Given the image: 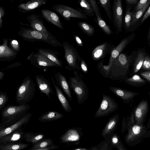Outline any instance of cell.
<instances>
[{
  "label": "cell",
  "instance_id": "cell-1",
  "mask_svg": "<svg viewBox=\"0 0 150 150\" xmlns=\"http://www.w3.org/2000/svg\"><path fill=\"white\" fill-rule=\"evenodd\" d=\"M133 64V59L124 53H121L113 61L110 68V79L124 80L128 77L130 68Z\"/></svg>",
  "mask_w": 150,
  "mask_h": 150
},
{
  "label": "cell",
  "instance_id": "cell-2",
  "mask_svg": "<svg viewBox=\"0 0 150 150\" xmlns=\"http://www.w3.org/2000/svg\"><path fill=\"white\" fill-rule=\"evenodd\" d=\"M74 76L70 77L68 81L70 89L76 95L77 102L81 104L87 99L89 95L88 88L83 81L82 75L77 71L75 70Z\"/></svg>",
  "mask_w": 150,
  "mask_h": 150
},
{
  "label": "cell",
  "instance_id": "cell-3",
  "mask_svg": "<svg viewBox=\"0 0 150 150\" xmlns=\"http://www.w3.org/2000/svg\"><path fill=\"white\" fill-rule=\"evenodd\" d=\"M35 88V84L30 76H27L18 88L16 94V101L19 105L29 102L34 96Z\"/></svg>",
  "mask_w": 150,
  "mask_h": 150
},
{
  "label": "cell",
  "instance_id": "cell-4",
  "mask_svg": "<svg viewBox=\"0 0 150 150\" xmlns=\"http://www.w3.org/2000/svg\"><path fill=\"white\" fill-rule=\"evenodd\" d=\"M29 108L30 106L27 103L6 106L1 112L2 120L5 123L19 120Z\"/></svg>",
  "mask_w": 150,
  "mask_h": 150
},
{
  "label": "cell",
  "instance_id": "cell-5",
  "mask_svg": "<svg viewBox=\"0 0 150 150\" xmlns=\"http://www.w3.org/2000/svg\"><path fill=\"white\" fill-rule=\"evenodd\" d=\"M62 46L64 50V57L67 64L66 68L71 70H80L81 59L76 48L66 42L63 43Z\"/></svg>",
  "mask_w": 150,
  "mask_h": 150
},
{
  "label": "cell",
  "instance_id": "cell-6",
  "mask_svg": "<svg viewBox=\"0 0 150 150\" xmlns=\"http://www.w3.org/2000/svg\"><path fill=\"white\" fill-rule=\"evenodd\" d=\"M23 36L29 41L43 42L54 47L62 46V45L53 35H47L32 29L27 28L23 31Z\"/></svg>",
  "mask_w": 150,
  "mask_h": 150
},
{
  "label": "cell",
  "instance_id": "cell-7",
  "mask_svg": "<svg viewBox=\"0 0 150 150\" xmlns=\"http://www.w3.org/2000/svg\"><path fill=\"white\" fill-rule=\"evenodd\" d=\"M118 105L112 98L103 94L100 105L95 113V117H99L108 116L117 110Z\"/></svg>",
  "mask_w": 150,
  "mask_h": 150
},
{
  "label": "cell",
  "instance_id": "cell-8",
  "mask_svg": "<svg viewBox=\"0 0 150 150\" xmlns=\"http://www.w3.org/2000/svg\"><path fill=\"white\" fill-rule=\"evenodd\" d=\"M52 8L68 21H70L71 17L83 19L88 18L87 16L81 11L77 10L64 5L55 4L53 6Z\"/></svg>",
  "mask_w": 150,
  "mask_h": 150
},
{
  "label": "cell",
  "instance_id": "cell-9",
  "mask_svg": "<svg viewBox=\"0 0 150 150\" xmlns=\"http://www.w3.org/2000/svg\"><path fill=\"white\" fill-rule=\"evenodd\" d=\"M31 64L36 67L41 69H47L51 67H59L56 64L52 61L38 51L33 54L28 58Z\"/></svg>",
  "mask_w": 150,
  "mask_h": 150
},
{
  "label": "cell",
  "instance_id": "cell-10",
  "mask_svg": "<svg viewBox=\"0 0 150 150\" xmlns=\"http://www.w3.org/2000/svg\"><path fill=\"white\" fill-rule=\"evenodd\" d=\"M112 8L113 23L116 30L121 32L122 30L123 16L122 0H113Z\"/></svg>",
  "mask_w": 150,
  "mask_h": 150
},
{
  "label": "cell",
  "instance_id": "cell-11",
  "mask_svg": "<svg viewBox=\"0 0 150 150\" xmlns=\"http://www.w3.org/2000/svg\"><path fill=\"white\" fill-rule=\"evenodd\" d=\"M149 110L148 102L147 100H142L135 108L134 116L136 124L142 125Z\"/></svg>",
  "mask_w": 150,
  "mask_h": 150
},
{
  "label": "cell",
  "instance_id": "cell-12",
  "mask_svg": "<svg viewBox=\"0 0 150 150\" xmlns=\"http://www.w3.org/2000/svg\"><path fill=\"white\" fill-rule=\"evenodd\" d=\"M114 48L110 43L105 42L96 47L93 50L91 55L93 59L97 61L103 59L106 55L111 52Z\"/></svg>",
  "mask_w": 150,
  "mask_h": 150
},
{
  "label": "cell",
  "instance_id": "cell-13",
  "mask_svg": "<svg viewBox=\"0 0 150 150\" xmlns=\"http://www.w3.org/2000/svg\"><path fill=\"white\" fill-rule=\"evenodd\" d=\"M135 36V33H133L122 39L119 44L112 50L108 65H111L114 59L121 53L127 45L134 39Z\"/></svg>",
  "mask_w": 150,
  "mask_h": 150
},
{
  "label": "cell",
  "instance_id": "cell-14",
  "mask_svg": "<svg viewBox=\"0 0 150 150\" xmlns=\"http://www.w3.org/2000/svg\"><path fill=\"white\" fill-rule=\"evenodd\" d=\"M27 19L30 23V26L33 29L47 35H52L47 30L43 21L39 16L32 14L28 16Z\"/></svg>",
  "mask_w": 150,
  "mask_h": 150
},
{
  "label": "cell",
  "instance_id": "cell-15",
  "mask_svg": "<svg viewBox=\"0 0 150 150\" xmlns=\"http://www.w3.org/2000/svg\"><path fill=\"white\" fill-rule=\"evenodd\" d=\"M35 79L39 91L45 94L50 100V94H54L52 87L49 81L42 75L35 76Z\"/></svg>",
  "mask_w": 150,
  "mask_h": 150
},
{
  "label": "cell",
  "instance_id": "cell-16",
  "mask_svg": "<svg viewBox=\"0 0 150 150\" xmlns=\"http://www.w3.org/2000/svg\"><path fill=\"white\" fill-rule=\"evenodd\" d=\"M32 116V114L31 113H26L16 122L0 130V139L3 137L11 133L23 125L27 124Z\"/></svg>",
  "mask_w": 150,
  "mask_h": 150
},
{
  "label": "cell",
  "instance_id": "cell-17",
  "mask_svg": "<svg viewBox=\"0 0 150 150\" xmlns=\"http://www.w3.org/2000/svg\"><path fill=\"white\" fill-rule=\"evenodd\" d=\"M92 6L96 16V22L101 29L106 34L110 35L112 33L110 28L103 19L101 16L99 9L96 1L88 0Z\"/></svg>",
  "mask_w": 150,
  "mask_h": 150
},
{
  "label": "cell",
  "instance_id": "cell-18",
  "mask_svg": "<svg viewBox=\"0 0 150 150\" xmlns=\"http://www.w3.org/2000/svg\"><path fill=\"white\" fill-rule=\"evenodd\" d=\"M108 88L117 96L121 98L126 103H129L136 96L139 95V93L136 92L118 87L110 86Z\"/></svg>",
  "mask_w": 150,
  "mask_h": 150
},
{
  "label": "cell",
  "instance_id": "cell-19",
  "mask_svg": "<svg viewBox=\"0 0 150 150\" xmlns=\"http://www.w3.org/2000/svg\"><path fill=\"white\" fill-rule=\"evenodd\" d=\"M41 13L42 17L47 21L61 29H64L60 18L56 13L49 10L45 9L41 10Z\"/></svg>",
  "mask_w": 150,
  "mask_h": 150
},
{
  "label": "cell",
  "instance_id": "cell-20",
  "mask_svg": "<svg viewBox=\"0 0 150 150\" xmlns=\"http://www.w3.org/2000/svg\"><path fill=\"white\" fill-rule=\"evenodd\" d=\"M52 83L55 89L57 96L64 110L67 112H69L72 108L70 105L67 99L62 93L61 88L57 84L53 76L51 77Z\"/></svg>",
  "mask_w": 150,
  "mask_h": 150
},
{
  "label": "cell",
  "instance_id": "cell-21",
  "mask_svg": "<svg viewBox=\"0 0 150 150\" xmlns=\"http://www.w3.org/2000/svg\"><path fill=\"white\" fill-rule=\"evenodd\" d=\"M54 76L58 85L63 91L70 100L71 101L72 100V94L69 84L65 76L61 72H58L54 74Z\"/></svg>",
  "mask_w": 150,
  "mask_h": 150
},
{
  "label": "cell",
  "instance_id": "cell-22",
  "mask_svg": "<svg viewBox=\"0 0 150 150\" xmlns=\"http://www.w3.org/2000/svg\"><path fill=\"white\" fill-rule=\"evenodd\" d=\"M38 51L45 55L52 62L57 65L59 67L63 66V63L59 58L58 55L59 53L53 50L47 48H40Z\"/></svg>",
  "mask_w": 150,
  "mask_h": 150
},
{
  "label": "cell",
  "instance_id": "cell-23",
  "mask_svg": "<svg viewBox=\"0 0 150 150\" xmlns=\"http://www.w3.org/2000/svg\"><path fill=\"white\" fill-rule=\"evenodd\" d=\"M47 1V0H32L26 4H21L18 7L25 11L29 12L45 4Z\"/></svg>",
  "mask_w": 150,
  "mask_h": 150
},
{
  "label": "cell",
  "instance_id": "cell-24",
  "mask_svg": "<svg viewBox=\"0 0 150 150\" xmlns=\"http://www.w3.org/2000/svg\"><path fill=\"white\" fill-rule=\"evenodd\" d=\"M144 129L142 125H134L129 129L126 138L127 141L129 142L135 140L142 133Z\"/></svg>",
  "mask_w": 150,
  "mask_h": 150
},
{
  "label": "cell",
  "instance_id": "cell-25",
  "mask_svg": "<svg viewBox=\"0 0 150 150\" xmlns=\"http://www.w3.org/2000/svg\"><path fill=\"white\" fill-rule=\"evenodd\" d=\"M64 116L63 114L55 111H48L41 115L38 120L45 122L57 120Z\"/></svg>",
  "mask_w": 150,
  "mask_h": 150
},
{
  "label": "cell",
  "instance_id": "cell-26",
  "mask_svg": "<svg viewBox=\"0 0 150 150\" xmlns=\"http://www.w3.org/2000/svg\"><path fill=\"white\" fill-rule=\"evenodd\" d=\"M145 54L144 51H139L132 65V72L129 76H132L134 74L141 68Z\"/></svg>",
  "mask_w": 150,
  "mask_h": 150
},
{
  "label": "cell",
  "instance_id": "cell-27",
  "mask_svg": "<svg viewBox=\"0 0 150 150\" xmlns=\"http://www.w3.org/2000/svg\"><path fill=\"white\" fill-rule=\"evenodd\" d=\"M80 138L79 134L76 130L70 129L62 136L60 139L62 142H69L78 141Z\"/></svg>",
  "mask_w": 150,
  "mask_h": 150
},
{
  "label": "cell",
  "instance_id": "cell-28",
  "mask_svg": "<svg viewBox=\"0 0 150 150\" xmlns=\"http://www.w3.org/2000/svg\"><path fill=\"white\" fill-rule=\"evenodd\" d=\"M125 82L131 86L140 87L146 84V81L142 78L139 75L134 74L130 77L125 79Z\"/></svg>",
  "mask_w": 150,
  "mask_h": 150
},
{
  "label": "cell",
  "instance_id": "cell-29",
  "mask_svg": "<svg viewBox=\"0 0 150 150\" xmlns=\"http://www.w3.org/2000/svg\"><path fill=\"white\" fill-rule=\"evenodd\" d=\"M79 4L81 9V11L85 15L89 17L93 16L95 13L94 10L88 0H81Z\"/></svg>",
  "mask_w": 150,
  "mask_h": 150
},
{
  "label": "cell",
  "instance_id": "cell-30",
  "mask_svg": "<svg viewBox=\"0 0 150 150\" xmlns=\"http://www.w3.org/2000/svg\"><path fill=\"white\" fill-rule=\"evenodd\" d=\"M119 118V115L117 114L110 119L102 132L103 136L106 135L111 132L117 123Z\"/></svg>",
  "mask_w": 150,
  "mask_h": 150
},
{
  "label": "cell",
  "instance_id": "cell-31",
  "mask_svg": "<svg viewBox=\"0 0 150 150\" xmlns=\"http://www.w3.org/2000/svg\"><path fill=\"white\" fill-rule=\"evenodd\" d=\"M150 0H148L146 3L141 8L134 12L132 18L130 26L134 25L139 19L149 6Z\"/></svg>",
  "mask_w": 150,
  "mask_h": 150
},
{
  "label": "cell",
  "instance_id": "cell-32",
  "mask_svg": "<svg viewBox=\"0 0 150 150\" xmlns=\"http://www.w3.org/2000/svg\"><path fill=\"white\" fill-rule=\"evenodd\" d=\"M104 59H102L97 64L98 71L103 77L106 78H110V75L111 65H104Z\"/></svg>",
  "mask_w": 150,
  "mask_h": 150
},
{
  "label": "cell",
  "instance_id": "cell-33",
  "mask_svg": "<svg viewBox=\"0 0 150 150\" xmlns=\"http://www.w3.org/2000/svg\"><path fill=\"white\" fill-rule=\"evenodd\" d=\"M44 135L41 133H29L25 134V138L26 141L34 144L36 143L44 137Z\"/></svg>",
  "mask_w": 150,
  "mask_h": 150
},
{
  "label": "cell",
  "instance_id": "cell-34",
  "mask_svg": "<svg viewBox=\"0 0 150 150\" xmlns=\"http://www.w3.org/2000/svg\"><path fill=\"white\" fill-rule=\"evenodd\" d=\"M7 41L5 40L4 44L0 46V57H9L15 55V52L7 46Z\"/></svg>",
  "mask_w": 150,
  "mask_h": 150
},
{
  "label": "cell",
  "instance_id": "cell-35",
  "mask_svg": "<svg viewBox=\"0 0 150 150\" xmlns=\"http://www.w3.org/2000/svg\"><path fill=\"white\" fill-rule=\"evenodd\" d=\"M78 25L82 31L87 35L91 36L93 35L94 29L89 24L80 21L78 23Z\"/></svg>",
  "mask_w": 150,
  "mask_h": 150
},
{
  "label": "cell",
  "instance_id": "cell-36",
  "mask_svg": "<svg viewBox=\"0 0 150 150\" xmlns=\"http://www.w3.org/2000/svg\"><path fill=\"white\" fill-rule=\"evenodd\" d=\"M21 136L22 134L18 132H15L3 137L0 139V142H2L6 143L16 141L21 138Z\"/></svg>",
  "mask_w": 150,
  "mask_h": 150
},
{
  "label": "cell",
  "instance_id": "cell-37",
  "mask_svg": "<svg viewBox=\"0 0 150 150\" xmlns=\"http://www.w3.org/2000/svg\"><path fill=\"white\" fill-rule=\"evenodd\" d=\"M29 145L24 144H8L0 146L1 150H21Z\"/></svg>",
  "mask_w": 150,
  "mask_h": 150
},
{
  "label": "cell",
  "instance_id": "cell-38",
  "mask_svg": "<svg viewBox=\"0 0 150 150\" xmlns=\"http://www.w3.org/2000/svg\"><path fill=\"white\" fill-rule=\"evenodd\" d=\"M53 144V141L50 139H42L33 146L32 150L43 149L51 146Z\"/></svg>",
  "mask_w": 150,
  "mask_h": 150
},
{
  "label": "cell",
  "instance_id": "cell-39",
  "mask_svg": "<svg viewBox=\"0 0 150 150\" xmlns=\"http://www.w3.org/2000/svg\"><path fill=\"white\" fill-rule=\"evenodd\" d=\"M98 1L100 6L104 9L108 19L110 20H111L112 13L110 1L109 0H100Z\"/></svg>",
  "mask_w": 150,
  "mask_h": 150
},
{
  "label": "cell",
  "instance_id": "cell-40",
  "mask_svg": "<svg viewBox=\"0 0 150 150\" xmlns=\"http://www.w3.org/2000/svg\"><path fill=\"white\" fill-rule=\"evenodd\" d=\"M131 9V7L128 6L126 10L125 22V27L127 28H129L130 26L132 16L134 13V12H132L130 11Z\"/></svg>",
  "mask_w": 150,
  "mask_h": 150
},
{
  "label": "cell",
  "instance_id": "cell-41",
  "mask_svg": "<svg viewBox=\"0 0 150 150\" xmlns=\"http://www.w3.org/2000/svg\"><path fill=\"white\" fill-rule=\"evenodd\" d=\"M8 99V97L6 93L0 92V111L4 107Z\"/></svg>",
  "mask_w": 150,
  "mask_h": 150
},
{
  "label": "cell",
  "instance_id": "cell-42",
  "mask_svg": "<svg viewBox=\"0 0 150 150\" xmlns=\"http://www.w3.org/2000/svg\"><path fill=\"white\" fill-rule=\"evenodd\" d=\"M142 69L146 71L150 70V58L147 56H145L141 67Z\"/></svg>",
  "mask_w": 150,
  "mask_h": 150
},
{
  "label": "cell",
  "instance_id": "cell-43",
  "mask_svg": "<svg viewBox=\"0 0 150 150\" xmlns=\"http://www.w3.org/2000/svg\"><path fill=\"white\" fill-rule=\"evenodd\" d=\"M80 69L84 73H86L88 72L87 65L83 59H81L80 63Z\"/></svg>",
  "mask_w": 150,
  "mask_h": 150
},
{
  "label": "cell",
  "instance_id": "cell-44",
  "mask_svg": "<svg viewBox=\"0 0 150 150\" xmlns=\"http://www.w3.org/2000/svg\"><path fill=\"white\" fill-rule=\"evenodd\" d=\"M148 0H141L139 1L135 8V10L137 11L142 8L146 3Z\"/></svg>",
  "mask_w": 150,
  "mask_h": 150
},
{
  "label": "cell",
  "instance_id": "cell-45",
  "mask_svg": "<svg viewBox=\"0 0 150 150\" xmlns=\"http://www.w3.org/2000/svg\"><path fill=\"white\" fill-rule=\"evenodd\" d=\"M140 75L146 79L149 82H150V71H146L142 72Z\"/></svg>",
  "mask_w": 150,
  "mask_h": 150
},
{
  "label": "cell",
  "instance_id": "cell-46",
  "mask_svg": "<svg viewBox=\"0 0 150 150\" xmlns=\"http://www.w3.org/2000/svg\"><path fill=\"white\" fill-rule=\"evenodd\" d=\"M150 15V6H149L145 14L141 21V23H143Z\"/></svg>",
  "mask_w": 150,
  "mask_h": 150
},
{
  "label": "cell",
  "instance_id": "cell-47",
  "mask_svg": "<svg viewBox=\"0 0 150 150\" xmlns=\"http://www.w3.org/2000/svg\"><path fill=\"white\" fill-rule=\"evenodd\" d=\"M11 44L13 48L16 50L19 49V44L18 41L16 40H13L11 43Z\"/></svg>",
  "mask_w": 150,
  "mask_h": 150
},
{
  "label": "cell",
  "instance_id": "cell-48",
  "mask_svg": "<svg viewBox=\"0 0 150 150\" xmlns=\"http://www.w3.org/2000/svg\"><path fill=\"white\" fill-rule=\"evenodd\" d=\"M74 36L75 40L77 44L81 47H83V42L80 38L76 35H74Z\"/></svg>",
  "mask_w": 150,
  "mask_h": 150
},
{
  "label": "cell",
  "instance_id": "cell-49",
  "mask_svg": "<svg viewBox=\"0 0 150 150\" xmlns=\"http://www.w3.org/2000/svg\"><path fill=\"white\" fill-rule=\"evenodd\" d=\"M138 0H126L125 2L128 5H133L137 4Z\"/></svg>",
  "mask_w": 150,
  "mask_h": 150
},
{
  "label": "cell",
  "instance_id": "cell-50",
  "mask_svg": "<svg viewBox=\"0 0 150 150\" xmlns=\"http://www.w3.org/2000/svg\"><path fill=\"white\" fill-rule=\"evenodd\" d=\"M58 146H57L54 145H53L51 146L50 147H47L43 148V149H34V150H51L52 149H55L58 148Z\"/></svg>",
  "mask_w": 150,
  "mask_h": 150
},
{
  "label": "cell",
  "instance_id": "cell-51",
  "mask_svg": "<svg viewBox=\"0 0 150 150\" xmlns=\"http://www.w3.org/2000/svg\"><path fill=\"white\" fill-rule=\"evenodd\" d=\"M112 142L115 145L117 144L119 142L118 139L116 135H114L112 138Z\"/></svg>",
  "mask_w": 150,
  "mask_h": 150
},
{
  "label": "cell",
  "instance_id": "cell-52",
  "mask_svg": "<svg viewBox=\"0 0 150 150\" xmlns=\"http://www.w3.org/2000/svg\"><path fill=\"white\" fill-rule=\"evenodd\" d=\"M4 14V11L3 9L0 7V27L1 26L2 23V18Z\"/></svg>",
  "mask_w": 150,
  "mask_h": 150
},
{
  "label": "cell",
  "instance_id": "cell-53",
  "mask_svg": "<svg viewBox=\"0 0 150 150\" xmlns=\"http://www.w3.org/2000/svg\"><path fill=\"white\" fill-rule=\"evenodd\" d=\"M147 40L148 42L149 45L150 44V28H149V31L148 33Z\"/></svg>",
  "mask_w": 150,
  "mask_h": 150
},
{
  "label": "cell",
  "instance_id": "cell-54",
  "mask_svg": "<svg viewBox=\"0 0 150 150\" xmlns=\"http://www.w3.org/2000/svg\"><path fill=\"white\" fill-rule=\"evenodd\" d=\"M4 75V73L0 71V81L3 79Z\"/></svg>",
  "mask_w": 150,
  "mask_h": 150
},
{
  "label": "cell",
  "instance_id": "cell-55",
  "mask_svg": "<svg viewBox=\"0 0 150 150\" xmlns=\"http://www.w3.org/2000/svg\"><path fill=\"white\" fill-rule=\"evenodd\" d=\"M117 147L119 150H125L121 146L118 145Z\"/></svg>",
  "mask_w": 150,
  "mask_h": 150
},
{
  "label": "cell",
  "instance_id": "cell-56",
  "mask_svg": "<svg viewBox=\"0 0 150 150\" xmlns=\"http://www.w3.org/2000/svg\"><path fill=\"white\" fill-rule=\"evenodd\" d=\"M73 150H87V149L85 148H79L78 149H76Z\"/></svg>",
  "mask_w": 150,
  "mask_h": 150
}]
</instances>
